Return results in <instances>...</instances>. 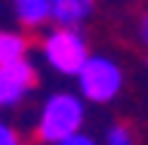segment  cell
<instances>
[{"label": "cell", "mask_w": 148, "mask_h": 145, "mask_svg": "<svg viewBox=\"0 0 148 145\" xmlns=\"http://www.w3.org/2000/svg\"><path fill=\"white\" fill-rule=\"evenodd\" d=\"M37 87V68L31 59L0 65V108H16L34 93Z\"/></svg>", "instance_id": "cell-4"}, {"label": "cell", "mask_w": 148, "mask_h": 145, "mask_svg": "<svg viewBox=\"0 0 148 145\" xmlns=\"http://www.w3.org/2000/svg\"><path fill=\"white\" fill-rule=\"evenodd\" d=\"M145 68H148V53H145Z\"/></svg>", "instance_id": "cell-12"}, {"label": "cell", "mask_w": 148, "mask_h": 145, "mask_svg": "<svg viewBox=\"0 0 148 145\" xmlns=\"http://www.w3.org/2000/svg\"><path fill=\"white\" fill-rule=\"evenodd\" d=\"M40 59L56 74L74 77L83 68V62L90 59V40L80 28L49 25V28H43V37H40Z\"/></svg>", "instance_id": "cell-3"}, {"label": "cell", "mask_w": 148, "mask_h": 145, "mask_svg": "<svg viewBox=\"0 0 148 145\" xmlns=\"http://www.w3.org/2000/svg\"><path fill=\"white\" fill-rule=\"evenodd\" d=\"M83 124H86V102L71 90H56L43 99V105L37 111L34 136L43 145H56L74 133H80Z\"/></svg>", "instance_id": "cell-1"}, {"label": "cell", "mask_w": 148, "mask_h": 145, "mask_svg": "<svg viewBox=\"0 0 148 145\" xmlns=\"http://www.w3.org/2000/svg\"><path fill=\"white\" fill-rule=\"evenodd\" d=\"M102 145H136V133L130 124H111L102 136Z\"/></svg>", "instance_id": "cell-8"}, {"label": "cell", "mask_w": 148, "mask_h": 145, "mask_svg": "<svg viewBox=\"0 0 148 145\" xmlns=\"http://www.w3.org/2000/svg\"><path fill=\"white\" fill-rule=\"evenodd\" d=\"M49 25L59 28H83L96 16V0H46Z\"/></svg>", "instance_id": "cell-5"}, {"label": "cell", "mask_w": 148, "mask_h": 145, "mask_svg": "<svg viewBox=\"0 0 148 145\" xmlns=\"http://www.w3.org/2000/svg\"><path fill=\"white\" fill-rule=\"evenodd\" d=\"M12 6V16L25 31H43L49 28V9H46V0H9Z\"/></svg>", "instance_id": "cell-6"}, {"label": "cell", "mask_w": 148, "mask_h": 145, "mask_svg": "<svg viewBox=\"0 0 148 145\" xmlns=\"http://www.w3.org/2000/svg\"><path fill=\"white\" fill-rule=\"evenodd\" d=\"M74 77H77V96L83 102H92V105L114 102L127 87L123 65L105 53H90V59L83 62V68Z\"/></svg>", "instance_id": "cell-2"}, {"label": "cell", "mask_w": 148, "mask_h": 145, "mask_svg": "<svg viewBox=\"0 0 148 145\" xmlns=\"http://www.w3.org/2000/svg\"><path fill=\"white\" fill-rule=\"evenodd\" d=\"M0 145H22V133L0 118Z\"/></svg>", "instance_id": "cell-9"}, {"label": "cell", "mask_w": 148, "mask_h": 145, "mask_svg": "<svg viewBox=\"0 0 148 145\" xmlns=\"http://www.w3.org/2000/svg\"><path fill=\"white\" fill-rule=\"evenodd\" d=\"M28 49H31V40H28L25 31H16V28H0V65L18 62V59H28Z\"/></svg>", "instance_id": "cell-7"}, {"label": "cell", "mask_w": 148, "mask_h": 145, "mask_svg": "<svg viewBox=\"0 0 148 145\" xmlns=\"http://www.w3.org/2000/svg\"><path fill=\"white\" fill-rule=\"evenodd\" d=\"M56 145H99L92 136H86V133H74V136H68V139H62V142H56Z\"/></svg>", "instance_id": "cell-11"}, {"label": "cell", "mask_w": 148, "mask_h": 145, "mask_svg": "<svg viewBox=\"0 0 148 145\" xmlns=\"http://www.w3.org/2000/svg\"><path fill=\"white\" fill-rule=\"evenodd\" d=\"M136 37H139V43L145 46V53H148V9H142L136 19Z\"/></svg>", "instance_id": "cell-10"}]
</instances>
